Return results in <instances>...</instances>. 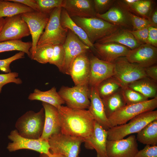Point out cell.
I'll list each match as a JSON object with an SVG mask.
<instances>
[{"label": "cell", "instance_id": "obj_1", "mask_svg": "<svg viewBox=\"0 0 157 157\" xmlns=\"http://www.w3.org/2000/svg\"><path fill=\"white\" fill-rule=\"evenodd\" d=\"M57 108L62 134L83 139L92 134L95 120L88 110L63 105Z\"/></svg>", "mask_w": 157, "mask_h": 157}, {"label": "cell", "instance_id": "obj_2", "mask_svg": "<svg viewBox=\"0 0 157 157\" xmlns=\"http://www.w3.org/2000/svg\"><path fill=\"white\" fill-rule=\"evenodd\" d=\"M157 119V111L142 113L129 120L128 123L115 126L107 131L108 140L123 139L126 136L138 133L153 121Z\"/></svg>", "mask_w": 157, "mask_h": 157}, {"label": "cell", "instance_id": "obj_3", "mask_svg": "<svg viewBox=\"0 0 157 157\" xmlns=\"http://www.w3.org/2000/svg\"><path fill=\"white\" fill-rule=\"evenodd\" d=\"M45 114L43 108L38 112H26L17 120L15 127L19 134L28 138H40L44 126Z\"/></svg>", "mask_w": 157, "mask_h": 157}, {"label": "cell", "instance_id": "obj_4", "mask_svg": "<svg viewBox=\"0 0 157 157\" xmlns=\"http://www.w3.org/2000/svg\"><path fill=\"white\" fill-rule=\"evenodd\" d=\"M82 28L92 44L121 28L97 17H71Z\"/></svg>", "mask_w": 157, "mask_h": 157}, {"label": "cell", "instance_id": "obj_5", "mask_svg": "<svg viewBox=\"0 0 157 157\" xmlns=\"http://www.w3.org/2000/svg\"><path fill=\"white\" fill-rule=\"evenodd\" d=\"M157 107V97L139 103L126 104L108 118L110 127L126 123L138 115L153 110Z\"/></svg>", "mask_w": 157, "mask_h": 157}, {"label": "cell", "instance_id": "obj_6", "mask_svg": "<svg viewBox=\"0 0 157 157\" xmlns=\"http://www.w3.org/2000/svg\"><path fill=\"white\" fill-rule=\"evenodd\" d=\"M62 9L61 7L56 8L51 13L45 30L41 36L37 45L63 44L68 29L63 28L61 24L60 17Z\"/></svg>", "mask_w": 157, "mask_h": 157}, {"label": "cell", "instance_id": "obj_7", "mask_svg": "<svg viewBox=\"0 0 157 157\" xmlns=\"http://www.w3.org/2000/svg\"><path fill=\"white\" fill-rule=\"evenodd\" d=\"M48 142L51 153L65 157H78L84 139L65 135L61 132L51 136Z\"/></svg>", "mask_w": 157, "mask_h": 157}, {"label": "cell", "instance_id": "obj_8", "mask_svg": "<svg viewBox=\"0 0 157 157\" xmlns=\"http://www.w3.org/2000/svg\"><path fill=\"white\" fill-rule=\"evenodd\" d=\"M113 63L114 68L113 77L122 87L128 86L138 79L147 77L144 68L129 62L125 57L119 58Z\"/></svg>", "mask_w": 157, "mask_h": 157}, {"label": "cell", "instance_id": "obj_9", "mask_svg": "<svg viewBox=\"0 0 157 157\" xmlns=\"http://www.w3.org/2000/svg\"><path fill=\"white\" fill-rule=\"evenodd\" d=\"M58 92L69 108L86 109L90 106L88 85H75L72 87L63 86Z\"/></svg>", "mask_w": 157, "mask_h": 157}, {"label": "cell", "instance_id": "obj_10", "mask_svg": "<svg viewBox=\"0 0 157 157\" xmlns=\"http://www.w3.org/2000/svg\"><path fill=\"white\" fill-rule=\"evenodd\" d=\"M8 138L12 142L8 143L7 149L10 152L21 149L33 150L40 154H48L50 152L48 140L40 138L34 139L20 135L16 129L12 131Z\"/></svg>", "mask_w": 157, "mask_h": 157}, {"label": "cell", "instance_id": "obj_11", "mask_svg": "<svg viewBox=\"0 0 157 157\" xmlns=\"http://www.w3.org/2000/svg\"><path fill=\"white\" fill-rule=\"evenodd\" d=\"M130 10L122 0H116L108 11L103 14H97L96 17L121 28L132 31Z\"/></svg>", "mask_w": 157, "mask_h": 157}, {"label": "cell", "instance_id": "obj_12", "mask_svg": "<svg viewBox=\"0 0 157 157\" xmlns=\"http://www.w3.org/2000/svg\"><path fill=\"white\" fill-rule=\"evenodd\" d=\"M0 33V42L20 40L30 34L28 26L21 14L6 17Z\"/></svg>", "mask_w": 157, "mask_h": 157}, {"label": "cell", "instance_id": "obj_13", "mask_svg": "<svg viewBox=\"0 0 157 157\" xmlns=\"http://www.w3.org/2000/svg\"><path fill=\"white\" fill-rule=\"evenodd\" d=\"M106 149L108 157H135L139 151L136 137L133 135L126 139L107 140Z\"/></svg>", "mask_w": 157, "mask_h": 157}, {"label": "cell", "instance_id": "obj_14", "mask_svg": "<svg viewBox=\"0 0 157 157\" xmlns=\"http://www.w3.org/2000/svg\"><path fill=\"white\" fill-rule=\"evenodd\" d=\"M21 15L27 24L31 35L32 46L30 50L31 54L34 52L38 42L43 32V30L49 20L50 15L35 11Z\"/></svg>", "mask_w": 157, "mask_h": 157}, {"label": "cell", "instance_id": "obj_15", "mask_svg": "<svg viewBox=\"0 0 157 157\" xmlns=\"http://www.w3.org/2000/svg\"><path fill=\"white\" fill-rule=\"evenodd\" d=\"M63 45L65 51V59L62 72L68 75L70 66L74 60L81 53L88 52L90 49L69 30H68Z\"/></svg>", "mask_w": 157, "mask_h": 157}, {"label": "cell", "instance_id": "obj_16", "mask_svg": "<svg viewBox=\"0 0 157 157\" xmlns=\"http://www.w3.org/2000/svg\"><path fill=\"white\" fill-rule=\"evenodd\" d=\"M89 58L90 64L89 87H97L104 80L113 76L114 63L102 60L93 54Z\"/></svg>", "mask_w": 157, "mask_h": 157}, {"label": "cell", "instance_id": "obj_17", "mask_svg": "<svg viewBox=\"0 0 157 157\" xmlns=\"http://www.w3.org/2000/svg\"><path fill=\"white\" fill-rule=\"evenodd\" d=\"M129 62L145 68L156 64L157 48L147 43L130 50L125 57Z\"/></svg>", "mask_w": 157, "mask_h": 157}, {"label": "cell", "instance_id": "obj_18", "mask_svg": "<svg viewBox=\"0 0 157 157\" xmlns=\"http://www.w3.org/2000/svg\"><path fill=\"white\" fill-rule=\"evenodd\" d=\"M87 53H83L78 55L73 61L69 69L68 75L71 76L75 85H89L90 64Z\"/></svg>", "mask_w": 157, "mask_h": 157}, {"label": "cell", "instance_id": "obj_19", "mask_svg": "<svg viewBox=\"0 0 157 157\" xmlns=\"http://www.w3.org/2000/svg\"><path fill=\"white\" fill-rule=\"evenodd\" d=\"M93 45L95 52L100 59L113 63L120 58L126 57L131 50L126 46L115 42H95Z\"/></svg>", "mask_w": 157, "mask_h": 157}, {"label": "cell", "instance_id": "obj_20", "mask_svg": "<svg viewBox=\"0 0 157 157\" xmlns=\"http://www.w3.org/2000/svg\"><path fill=\"white\" fill-rule=\"evenodd\" d=\"M107 137V131L95 121L93 133L84 139L85 147L87 149H95L97 157H108L106 149Z\"/></svg>", "mask_w": 157, "mask_h": 157}, {"label": "cell", "instance_id": "obj_21", "mask_svg": "<svg viewBox=\"0 0 157 157\" xmlns=\"http://www.w3.org/2000/svg\"><path fill=\"white\" fill-rule=\"evenodd\" d=\"M62 8L71 17H96L92 0H63Z\"/></svg>", "mask_w": 157, "mask_h": 157}, {"label": "cell", "instance_id": "obj_22", "mask_svg": "<svg viewBox=\"0 0 157 157\" xmlns=\"http://www.w3.org/2000/svg\"><path fill=\"white\" fill-rule=\"evenodd\" d=\"M44 110L45 119L42 134L40 138L48 140L52 135L61 132L58 109L49 104L42 102Z\"/></svg>", "mask_w": 157, "mask_h": 157}, {"label": "cell", "instance_id": "obj_23", "mask_svg": "<svg viewBox=\"0 0 157 157\" xmlns=\"http://www.w3.org/2000/svg\"><path fill=\"white\" fill-rule=\"evenodd\" d=\"M90 105L88 110L94 120L106 130L110 128L106 115L102 99L99 95L97 87H89Z\"/></svg>", "mask_w": 157, "mask_h": 157}, {"label": "cell", "instance_id": "obj_24", "mask_svg": "<svg viewBox=\"0 0 157 157\" xmlns=\"http://www.w3.org/2000/svg\"><path fill=\"white\" fill-rule=\"evenodd\" d=\"M96 42L101 44L115 42L126 46L131 50L134 49L142 44L136 40L129 30L122 28L118 29Z\"/></svg>", "mask_w": 157, "mask_h": 157}, {"label": "cell", "instance_id": "obj_25", "mask_svg": "<svg viewBox=\"0 0 157 157\" xmlns=\"http://www.w3.org/2000/svg\"><path fill=\"white\" fill-rule=\"evenodd\" d=\"M31 100H39L45 102L58 108L65 104L64 100L59 95L55 87L45 91L36 88L31 93L28 98Z\"/></svg>", "mask_w": 157, "mask_h": 157}, {"label": "cell", "instance_id": "obj_26", "mask_svg": "<svg viewBox=\"0 0 157 157\" xmlns=\"http://www.w3.org/2000/svg\"><path fill=\"white\" fill-rule=\"evenodd\" d=\"M60 20L61 24L63 28L72 32L84 44L89 47L90 49L95 52L93 44L90 42L85 31L74 22L65 10L63 8Z\"/></svg>", "mask_w": 157, "mask_h": 157}, {"label": "cell", "instance_id": "obj_27", "mask_svg": "<svg viewBox=\"0 0 157 157\" xmlns=\"http://www.w3.org/2000/svg\"><path fill=\"white\" fill-rule=\"evenodd\" d=\"M128 86L148 99L157 97V83L147 77L138 79Z\"/></svg>", "mask_w": 157, "mask_h": 157}, {"label": "cell", "instance_id": "obj_28", "mask_svg": "<svg viewBox=\"0 0 157 157\" xmlns=\"http://www.w3.org/2000/svg\"><path fill=\"white\" fill-rule=\"evenodd\" d=\"M34 11L22 4L0 0V18L11 17Z\"/></svg>", "mask_w": 157, "mask_h": 157}, {"label": "cell", "instance_id": "obj_29", "mask_svg": "<svg viewBox=\"0 0 157 157\" xmlns=\"http://www.w3.org/2000/svg\"><path fill=\"white\" fill-rule=\"evenodd\" d=\"M136 138L144 144L157 145V119L151 122L137 133Z\"/></svg>", "mask_w": 157, "mask_h": 157}, {"label": "cell", "instance_id": "obj_30", "mask_svg": "<svg viewBox=\"0 0 157 157\" xmlns=\"http://www.w3.org/2000/svg\"><path fill=\"white\" fill-rule=\"evenodd\" d=\"M102 99L107 118L126 104L120 90Z\"/></svg>", "mask_w": 157, "mask_h": 157}, {"label": "cell", "instance_id": "obj_31", "mask_svg": "<svg viewBox=\"0 0 157 157\" xmlns=\"http://www.w3.org/2000/svg\"><path fill=\"white\" fill-rule=\"evenodd\" d=\"M31 42H24L21 40H9L0 42V53L5 52L18 51L26 54L30 58Z\"/></svg>", "mask_w": 157, "mask_h": 157}, {"label": "cell", "instance_id": "obj_32", "mask_svg": "<svg viewBox=\"0 0 157 157\" xmlns=\"http://www.w3.org/2000/svg\"><path fill=\"white\" fill-rule=\"evenodd\" d=\"M122 87L113 76L104 80L97 87L99 95L102 99L120 90Z\"/></svg>", "mask_w": 157, "mask_h": 157}, {"label": "cell", "instance_id": "obj_33", "mask_svg": "<svg viewBox=\"0 0 157 157\" xmlns=\"http://www.w3.org/2000/svg\"><path fill=\"white\" fill-rule=\"evenodd\" d=\"M53 47L54 45L48 44L37 45L30 58L41 64L49 63L53 54Z\"/></svg>", "mask_w": 157, "mask_h": 157}, {"label": "cell", "instance_id": "obj_34", "mask_svg": "<svg viewBox=\"0 0 157 157\" xmlns=\"http://www.w3.org/2000/svg\"><path fill=\"white\" fill-rule=\"evenodd\" d=\"M120 92L126 104L137 103L148 100V98L128 86L122 87Z\"/></svg>", "mask_w": 157, "mask_h": 157}, {"label": "cell", "instance_id": "obj_35", "mask_svg": "<svg viewBox=\"0 0 157 157\" xmlns=\"http://www.w3.org/2000/svg\"><path fill=\"white\" fill-rule=\"evenodd\" d=\"M153 1L150 0H138L132 6L128 7L137 13L149 20L150 14L152 11Z\"/></svg>", "mask_w": 157, "mask_h": 157}, {"label": "cell", "instance_id": "obj_36", "mask_svg": "<svg viewBox=\"0 0 157 157\" xmlns=\"http://www.w3.org/2000/svg\"><path fill=\"white\" fill-rule=\"evenodd\" d=\"M65 51L63 44L54 45L52 56L49 63L56 66L62 72L65 63Z\"/></svg>", "mask_w": 157, "mask_h": 157}, {"label": "cell", "instance_id": "obj_37", "mask_svg": "<svg viewBox=\"0 0 157 157\" xmlns=\"http://www.w3.org/2000/svg\"><path fill=\"white\" fill-rule=\"evenodd\" d=\"M37 11L50 15L55 8L62 6L63 0H36Z\"/></svg>", "mask_w": 157, "mask_h": 157}, {"label": "cell", "instance_id": "obj_38", "mask_svg": "<svg viewBox=\"0 0 157 157\" xmlns=\"http://www.w3.org/2000/svg\"><path fill=\"white\" fill-rule=\"evenodd\" d=\"M19 74L17 72H10L5 74H0V94L1 92L3 87L5 85L13 83L17 84L22 83V80L19 78H17Z\"/></svg>", "mask_w": 157, "mask_h": 157}, {"label": "cell", "instance_id": "obj_39", "mask_svg": "<svg viewBox=\"0 0 157 157\" xmlns=\"http://www.w3.org/2000/svg\"><path fill=\"white\" fill-rule=\"evenodd\" d=\"M25 54L24 52L20 51L9 58L0 60V70L6 73L11 72L10 68L11 63L15 60L24 58Z\"/></svg>", "mask_w": 157, "mask_h": 157}, {"label": "cell", "instance_id": "obj_40", "mask_svg": "<svg viewBox=\"0 0 157 157\" xmlns=\"http://www.w3.org/2000/svg\"><path fill=\"white\" fill-rule=\"evenodd\" d=\"M133 29L132 31L152 26L150 21L144 17H140L130 13Z\"/></svg>", "mask_w": 157, "mask_h": 157}, {"label": "cell", "instance_id": "obj_41", "mask_svg": "<svg viewBox=\"0 0 157 157\" xmlns=\"http://www.w3.org/2000/svg\"><path fill=\"white\" fill-rule=\"evenodd\" d=\"M94 9L97 14H104L108 11L116 1L115 0H93Z\"/></svg>", "mask_w": 157, "mask_h": 157}, {"label": "cell", "instance_id": "obj_42", "mask_svg": "<svg viewBox=\"0 0 157 157\" xmlns=\"http://www.w3.org/2000/svg\"><path fill=\"white\" fill-rule=\"evenodd\" d=\"M149 27L136 30L129 31L140 44H144L147 43Z\"/></svg>", "mask_w": 157, "mask_h": 157}, {"label": "cell", "instance_id": "obj_43", "mask_svg": "<svg viewBox=\"0 0 157 157\" xmlns=\"http://www.w3.org/2000/svg\"><path fill=\"white\" fill-rule=\"evenodd\" d=\"M135 157H157V146L146 145L138 151Z\"/></svg>", "mask_w": 157, "mask_h": 157}, {"label": "cell", "instance_id": "obj_44", "mask_svg": "<svg viewBox=\"0 0 157 157\" xmlns=\"http://www.w3.org/2000/svg\"><path fill=\"white\" fill-rule=\"evenodd\" d=\"M147 43L157 47V27L152 26H149Z\"/></svg>", "mask_w": 157, "mask_h": 157}, {"label": "cell", "instance_id": "obj_45", "mask_svg": "<svg viewBox=\"0 0 157 157\" xmlns=\"http://www.w3.org/2000/svg\"><path fill=\"white\" fill-rule=\"evenodd\" d=\"M144 69L147 76L157 83V65L155 64Z\"/></svg>", "mask_w": 157, "mask_h": 157}, {"label": "cell", "instance_id": "obj_46", "mask_svg": "<svg viewBox=\"0 0 157 157\" xmlns=\"http://www.w3.org/2000/svg\"><path fill=\"white\" fill-rule=\"evenodd\" d=\"M9 1L18 2L22 4L33 10L37 11L36 0H8Z\"/></svg>", "mask_w": 157, "mask_h": 157}, {"label": "cell", "instance_id": "obj_47", "mask_svg": "<svg viewBox=\"0 0 157 157\" xmlns=\"http://www.w3.org/2000/svg\"><path fill=\"white\" fill-rule=\"evenodd\" d=\"M149 20L151 22L153 26L157 27V9L156 8L152 10L149 17Z\"/></svg>", "mask_w": 157, "mask_h": 157}, {"label": "cell", "instance_id": "obj_48", "mask_svg": "<svg viewBox=\"0 0 157 157\" xmlns=\"http://www.w3.org/2000/svg\"><path fill=\"white\" fill-rule=\"evenodd\" d=\"M49 157H65L64 156L58 154L52 153L50 152L47 154Z\"/></svg>", "mask_w": 157, "mask_h": 157}, {"label": "cell", "instance_id": "obj_49", "mask_svg": "<svg viewBox=\"0 0 157 157\" xmlns=\"http://www.w3.org/2000/svg\"><path fill=\"white\" fill-rule=\"evenodd\" d=\"M5 21L4 18H0V33L3 28Z\"/></svg>", "mask_w": 157, "mask_h": 157}, {"label": "cell", "instance_id": "obj_50", "mask_svg": "<svg viewBox=\"0 0 157 157\" xmlns=\"http://www.w3.org/2000/svg\"><path fill=\"white\" fill-rule=\"evenodd\" d=\"M39 157H49L48 155L45 154H40Z\"/></svg>", "mask_w": 157, "mask_h": 157}]
</instances>
